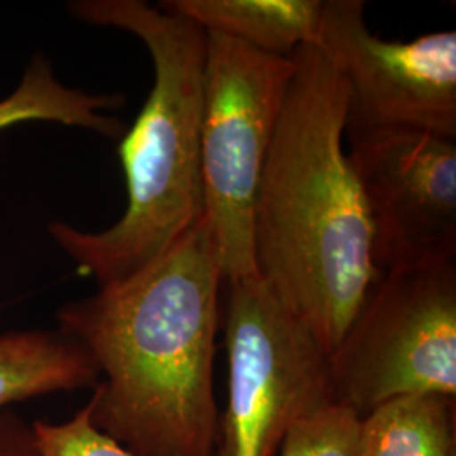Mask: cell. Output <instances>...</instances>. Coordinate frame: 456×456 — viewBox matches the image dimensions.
I'll return each instance as SVG.
<instances>
[{
    "label": "cell",
    "mask_w": 456,
    "mask_h": 456,
    "mask_svg": "<svg viewBox=\"0 0 456 456\" xmlns=\"http://www.w3.org/2000/svg\"><path fill=\"white\" fill-rule=\"evenodd\" d=\"M222 262L205 216L134 276L63 305L58 325L103 380L86 406L135 456H213Z\"/></svg>",
    "instance_id": "obj_1"
},
{
    "label": "cell",
    "mask_w": 456,
    "mask_h": 456,
    "mask_svg": "<svg viewBox=\"0 0 456 456\" xmlns=\"http://www.w3.org/2000/svg\"><path fill=\"white\" fill-rule=\"evenodd\" d=\"M294 75L254 210L256 269L331 355L380 271L357 175L343 151L346 85L318 45Z\"/></svg>",
    "instance_id": "obj_2"
},
{
    "label": "cell",
    "mask_w": 456,
    "mask_h": 456,
    "mask_svg": "<svg viewBox=\"0 0 456 456\" xmlns=\"http://www.w3.org/2000/svg\"><path fill=\"white\" fill-rule=\"evenodd\" d=\"M68 11L86 24L134 34L154 68L144 107L118 146L126 212L100 232L65 222L48 227L78 273L102 288L144 269L203 218L200 134L207 33L142 0H77Z\"/></svg>",
    "instance_id": "obj_3"
},
{
    "label": "cell",
    "mask_w": 456,
    "mask_h": 456,
    "mask_svg": "<svg viewBox=\"0 0 456 456\" xmlns=\"http://www.w3.org/2000/svg\"><path fill=\"white\" fill-rule=\"evenodd\" d=\"M294 68L293 56H271L207 33L200 169L203 216L225 282L259 276L254 210Z\"/></svg>",
    "instance_id": "obj_4"
},
{
    "label": "cell",
    "mask_w": 456,
    "mask_h": 456,
    "mask_svg": "<svg viewBox=\"0 0 456 456\" xmlns=\"http://www.w3.org/2000/svg\"><path fill=\"white\" fill-rule=\"evenodd\" d=\"M333 403L365 418L411 394L456 395V261L380 273L330 355Z\"/></svg>",
    "instance_id": "obj_5"
},
{
    "label": "cell",
    "mask_w": 456,
    "mask_h": 456,
    "mask_svg": "<svg viewBox=\"0 0 456 456\" xmlns=\"http://www.w3.org/2000/svg\"><path fill=\"white\" fill-rule=\"evenodd\" d=\"M227 291V406L213 456H277L294 424L333 403L330 355L261 277Z\"/></svg>",
    "instance_id": "obj_6"
},
{
    "label": "cell",
    "mask_w": 456,
    "mask_h": 456,
    "mask_svg": "<svg viewBox=\"0 0 456 456\" xmlns=\"http://www.w3.org/2000/svg\"><path fill=\"white\" fill-rule=\"evenodd\" d=\"M316 45L346 85L345 134L404 129L456 139V31L387 41L369 31L362 0H328Z\"/></svg>",
    "instance_id": "obj_7"
},
{
    "label": "cell",
    "mask_w": 456,
    "mask_h": 456,
    "mask_svg": "<svg viewBox=\"0 0 456 456\" xmlns=\"http://www.w3.org/2000/svg\"><path fill=\"white\" fill-rule=\"evenodd\" d=\"M346 137L375 267L456 261V139L404 129Z\"/></svg>",
    "instance_id": "obj_8"
},
{
    "label": "cell",
    "mask_w": 456,
    "mask_h": 456,
    "mask_svg": "<svg viewBox=\"0 0 456 456\" xmlns=\"http://www.w3.org/2000/svg\"><path fill=\"white\" fill-rule=\"evenodd\" d=\"M166 12L184 17L205 33L224 34L271 56L291 58L316 45L322 0H164Z\"/></svg>",
    "instance_id": "obj_9"
},
{
    "label": "cell",
    "mask_w": 456,
    "mask_h": 456,
    "mask_svg": "<svg viewBox=\"0 0 456 456\" xmlns=\"http://www.w3.org/2000/svg\"><path fill=\"white\" fill-rule=\"evenodd\" d=\"M98 379L88 350L61 330L0 335V411L37 395L95 387Z\"/></svg>",
    "instance_id": "obj_10"
},
{
    "label": "cell",
    "mask_w": 456,
    "mask_h": 456,
    "mask_svg": "<svg viewBox=\"0 0 456 456\" xmlns=\"http://www.w3.org/2000/svg\"><path fill=\"white\" fill-rule=\"evenodd\" d=\"M122 105V95L88 94L66 86L58 80L48 60L37 54L26 68L16 90L0 98V131L22 122L41 120L122 139L126 134L124 124L109 115Z\"/></svg>",
    "instance_id": "obj_11"
},
{
    "label": "cell",
    "mask_w": 456,
    "mask_h": 456,
    "mask_svg": "<svg viewBox=\"0 0 456 456\" xmlns=\"http://www.w3.org/2000/svg\"><path fill=\"white\" fill-rule=\"evenodd\" d=\"M455 397L411 394L362 418L360 456H455Z\"/></svg>",
    "instance_id": "obj_12"
},
{
    "label": "cell",
    "mask_w": 456,
    "mask_h": 456,
    "mask_svg": "<svg viewBox=\"0 0 456 456\" xmlns=\"http://www.w3.org/2000/svg\"><path fill=\"white\" fill-rule=\"evenodd\" d=\"M362 418L331 403L294 424L277 456H360Z\"/></svg>",
    "instance_id": "obj_13"
},
{
    "label": "cell",
    "mask_w": 456,
    "mask_h": 456,
    "mask_svg": "<svg viewBox=\"0 0 456 456\" xmlns=\"http://www.w3.org/2000/svg\"><path fill=\"white\" fill-rule=\"evenodd\" d=\"M33 431L39 456H135L98 429L88 406L66 423L34 421Z\"/></svg>",
    "instance_id": "obj_14"
},
{
    "label": "cell",
    "mask_w": 456,
    "mask_h": 456,
    "mask_svg": "<svg viewBox=\"0 0 456 456\" xmlns=\"http://www.w3.org/2000/svg\"><path fill=\"white\" fill-rule=\"evenodd\" d=\"M0 456H39L33 424L12 411H0Z\"/></svg>",
    "instance_id": "obj_15"
}]
</instances>
